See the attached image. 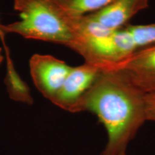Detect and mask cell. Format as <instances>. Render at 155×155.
<instances>
[{"label":"cell","mask_w":155,"mask_h":155,"mask_svg":"<svg viewBox=\"0 0 155 155\" xmlns=\"http://www.w3.org/2000/svg\"><path fill=\"white\" fill-rule=\"evenodd\" d=\"M145 96L121 70H101L71 113L95 114L107 132L102 155H119L127 152L129 143L147 121Z\"/></svg>","instance_id":"6da1fadb"},{"label":"cell","mask_w":155,"mask_h":155,"mask_svg":"<svg viewBox=\"0 0 155 155\" xmlns=\"http://www.w3.org/2000/svg\"><path fill=\"white\" fill-rule=\"evenodd\" d=\"M20 20L2 25L4 33H16L26 39L63 45L73 40L66 15L55 0H15Z\"/></svg>","instance_id":"7a4b0ae2"},{"label":"cell","mask_w":155,"mask_h":155,"mask_svg":"<svg viewBox=\"0 0 155 155\" xmlns=\"http://www.w3.org/2000/svg\"><path fill=\"white\" fill-rule=\"evenodd\" d=\"M36 88L51 101L63 86L73 67L52 55L35 54L29 62Z\"/></svg>","instance_id":"3957f363"},{"label":"cell","mask_w":155,"mask_h":155,"mask_svg":"<svg viewBox=\"0 0 155 155\" xmlns=\"http://www.w3.org/2000/svg\"><path fill=\"white\" fill-rule=\"evenodd\" d=\"M101 69L86 63L73 67L63 86L51 102L58 107L71 112L81 97L90 89L99 75Z\"/></svg>","instance_id":"277c9868"},{"label":"cell","mask_w":155,"mask_h":155,"mask_svg":"<svg viewBox=\"0 0 155 155\" xmlns=\"http://www.w3.org/2000/svg\"><path fill=\"white\" fill-rule=\"evenodd\" d=\"M108 69L121 70L144 94H154L155 45L137 50Z\"/></svg>","instance_id":"5b68a950"},{"label":"cell","mask_w":155,"mask_h":155,"mask_svg":"<svg viewBox=\"0 0 155 155\" xmlns=\"http://www.w3.org/2000/svg\"><path fill=\"white\" fill-rule=\"evenodd\" d=\"M149 5L150 0H116L88 16L108 30L116 31L127 26L133 17L146 9Z\"/></svg>","instance_id":"8992f818"},{"label":"cell","mask_w":155,"mask_h":155,"mask_svg":"<svg viewBox=\"0 0 155 155\" xmlns=\"http://www.w3.org/2000/svg\"><path fill=\"white\" fill-rule=\"evenodd\" d=\"M5 82L11 99L28 104H33L30 88L17 73L14 65H7Z\"/></svg>","instance_id":"52a82bcc"},{"label":"cell","mask_w":155,"mask_h":155,"mask_svg":"<svg viewBox=\"0 0 155 155\" xmlns=\"http://www.w3.org/2000/svg\"><path fill=\"white\" fill-rule=\"evenodd\" d=\"M67 14L84 15L104 8L116 0H55Z\"/></svg>","instance_id":"ba28073f"},{"label":"cell","mask_w":155,"mask_h":155,"mask_svg":"<svg viewBox=\"0 0 155 155\" xmlns=\"http://www.w3.org/2000/svg\"><path fill=\"white\" fill-rule=\"evenodd\" d=\"M137 50L155 45V23L125 26Z\"/></svg>","instance_id":"9c48e42d"},{"label":"cell","mask_w":155,"mask_h":155,"mask_svg":"<svg viewBox=\"0 0 155 155\" xmlns=\"http://www.w3.org/2000/svg\"><path fill=\"white\" fill-rule=\"evenodd\" d=\"M145 104L147 121L155 122V93L146 94Z\"/></svg>","instance_id":"30bf717a"},{"label":"cell","mask_w":155,"mask_h":155,"mask_svg":"<svg viewBox=\"0 0 155 155\" xmlns=\"http://www.w3.org/2000/svg\"><path fill=\"white\" fill-rule=\"evenodd\" d=\"M2 24H0V39H1L2 42V43L4 45V46H5V53H6V60H8V59H10L11 57L10 55H9V49L7 48V45H6V43H5V34L4 33V32L2 30Z\"/></svg>","instance_id":"8fae6325"},{"label":"cell","mask_w":155,"mask_h":155,"mask_svg":"<svg viewBox=\"0 0 155 155\" xmlns=\"http://www.w3.org/2000/svg\"><path fill=\"white\" fill-rule=\"evenodd\" d=\"M3 60H4V57L2 55V48H0V65H1L2 63L3 62Z\"/></svg>","instance_id":"7c38bea8"},{"label":"cell","mask_w":155,"mask_h":155,"mask_svg":"<svg viewBox=\"0 0 155 155\" xmlns=\"http://www.w3.org/2000/svg\"><path fill=\"white\" fill-rule=\"evenodd\" d=\"M119 155H127V152H124V153H122V154H119Z\"/></svg>","instance_id":"4fadbf2b"}]
</instances>
